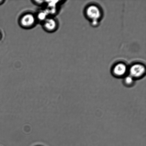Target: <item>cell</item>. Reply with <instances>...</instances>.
<instances>
[{
    "mask_svg": "<svg viewBox=\"0 0 146 146\" xmlns=\"http://www.w3.org/2000/svg\"><path fill=\"white\" fill-rule=\"evenodd\" d=\"M47 13L46 11H42L38 13L37 15V18L40 21H44L47 18Z\"/></svg>",
    "mask_w": 146,
    "mask_h": 146,
    "instance_id": "52a82bcc",
    "label": "cell"
},
{
    "mask_svg": "<svg viewBox=\"0 0 146 146\" xmlns=\"http://www.w3.org/2000/svg\"><path fill=\"white\" fill-rule=\"evenodd\" d=\"M58 27L57 21L52 18H47L44 21L43 27L47 31L52 32L56 29Z\"/></svg>",
    "mask_w": 146,
    "mask_h": 146,
    "instance_id": "5b68a950",
    "label": "cell"
},
{
    "mask_svg": "<svg viewBox=\"0 0 146 146\" xmlns=\"http://www.w3.org/2000/svg\"><path fill=\"white\" fill-rule=\"evenodd\" d=\"M86 14L87 18L92 21H98L101 17L102 13L101 9L97 6L92 5L87 7Z\"/></svg>",
    "mask_w": 146,
    "mask_h": 146,
    "instance_id": "7a4b0ae2",
    "label": "cell"
},
{
    "mask_svg": "<svg viewBox=\"0 0 146 146\" xmlns=\"http://www.w3.org/2000/svg\"><path fill=\"white\" fill-rule=\"evenodd\" d=\"M130 76L134 78H141L145 74V68L142 64L136 63L130 67L129 69Z\"/></svg>",
    "mask_w": 146,
    "mask_h": 146,
    "instance_id": "6da1fadb",
    "label": "cell"
},
{
    "mask_svg": "<svg viewBox=\"0 0 146 146\" xmlns=\"http://www.w3.org/2000/svg\"><path fill=\"white\" fill-rule=\"evenodd\" d=\"M99 23V22L98 21H97V20L92 21V25L93 26H96L98 25Z\"/></svg>",
    "mask_w": 146,
    "mask_h": 146,
    "instance_id": "ba28073f",
    "label": "cell"
},
{
    "mask_svg": "<svg viewBox=\"0 0 146 146\" xmlns=\"http://www.w3.org/2000/svg\"><path fill=\"white\" fill-rule=\"evenodd\" d=\"M36 21V18L33 14L27 13L24 14L20 20L21 25L24 28H30L34 26Z\"/></svg>",
    "mask_w": 146,
    "mask_h": 146,
    "instance_id": "3957f363",
    "label": "cell"
},
{
    "mask_svg": "<svg viewBox=\"0 0 146 146\" xmlns=\"http://www.w3.org/2000/svg\"><path fill=\"white\" fill-rule=\"evenodd\" d=\"M0 37H1V35H0Z\"/></svg>",
    "mask_w": 146,
    "mask_h": 146,
    "instance_id": "9c48e42d",
    "label": "cell"
},
{
    "mask_svg": "<svg viewBox=\"0 0 146 146\" xmlns=\"http://www.w3.org/2000/svg\"><path fill=\"white\" fill-rule=\"evenodd\" d=\"M127 71L128 67L125 64L119 62L114 66L112 69V73L116 77H122L126 74Z\"/></svg>",
    "mask_w": 146,
    "mask_h": 146,
    "instance_id": "277c9868",
    "label": "cell"
},
{
    "mask_svg": "<svg viewBox=\"0 0 146 146\" xmlns=\"http://www.w3.org/2000/svg\"><path fill=\"white\" fill-rule=\"evenodd\" d=\"M134 79L131 76H127L124 78V82L126 86H131L134 84Z\"/></svg>",
    "mask_w": 146,
    "mask_h": 146,
    "instance_id": "8992f818",
    "label": "cell"
}]
</instances>
